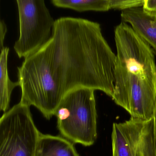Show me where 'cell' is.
<instances>
[{"label": "cell", "instance_id": "6da1fadb", "mask_svg": "<svg viewBox=\"0 0 156 156\" xmlns=\"http://www.w3.org/2000/svg\"><path fill=\"white\" fill-rule=\"evenodd\" d=\"M115 61L100 24L57 19L49 40L17 68L20 102L34 106L50 120L62 98L76 88L100 90L112 98Z\"/></svg>", "mask_w": 156, "mask_h": 156}, {"label": "cell", "instance_id": "7a4b0ae2", "mask_svg": "<svg viewBox=\"0 0 156 156\" xmlns=\"http://www.w3.org/2000/svg\"><path fill=\"white\" fill-rule=\"evenodd\" d=\"M114 102L131 117L148 121L156 104V65L150 45L127 23L115 27Z\"/></svg>", "mask_w": 156, "mask_h": 156}, {"label": "cell", "instance_id": "3957f363", "mask_svg": "<svg viewBox=\"0 0 156 156\" xmlns=\"http://www.w3.org/2000/svg\"><path fill=\"white\" fill-rule=\"evenodd\" d=\"M94 91L87 87L71 90L62 98L55 111L59 131L72 143L89 147L97 139Z\"/></svg>", "mask_w": 156, "mask_h": 156}, {"label": "cell", "instance_id": "277c9868", "mask_svg": "<svg viewBox=\"0 0 156 156\" xmlns=\"http://www.w3.org/2000/svg\"><path fill=\"white\" fill-rule=\"evenodd\" d=\"M40 134L30 106L19 102L0 119V156H36Z\"/></svg>", "mask_w": 156, "mask_h": 156}, {"label": "cell", "instance_id": "5b68a950", "mask_svg": "<svg viewBox=\"0 0 156 156\" xmlns=\"http://www.w3.org/2000/svg\"><path fill=\"white\" fill-rule=\"evenodd\" d=\"M20 35L14 45L19 58L35 53L51 37L54 21L45 0H16Z\"/></svg>", "mask_w": 156, "mask_h": 156}, {"label": "cell", "instance_id": "8992f818", "mask_svg": "<svg viewBox=\"0 0 156 156\" xmlns=\"http://www.w3.org/2000/svg\"><path fill=\"white\" fill-rule=\"evenodd\" d=\"M146 121L131 117L124 122L114 123L113 156H143L141 141Z\"/></svg>", "mask_w": 156, "mask_h": 156}, {"label": "cell", "instance_id": "52a82bcc", "mask_svg": "<svg viewBox=\"0 0 156 156\" xmlns=\"http://www.w3.org/2000/svg\"><path fill=\"white\" fill-rule=\"evenodd\" d=\"M121 17L122 21L130 24L156 54V16L147 14L141 6L123 10Z\"/></svg>", "mask_w": 156, "mask_h": 156}, {"label": "cell", "instance_id": "ba28073f", "mask_svg": "<svg viewBox=\"0 0 156 156\" xmlns=\"http://www.w3.org/2000/svg\"><path fill=\"white\" fill-rule=\"evenodd\" d=\"M36 156H79L69 140L41 133Z\"/></svg>", "mask_w": 156, "mask_h": 156}, {"label": "cell", "instance_id": "9c48e42d", "mask_svg": "<svg viewBox=\"0 0 156 156\" xmlns=\"http://www.w3.org/2000/svg\"><path fill=\"white\" fill-rule=\"evenodd\" d=\"M9 48L4 47L1 50L0 58V110L5 112L10 107L11 94L15 87L20 86L19 81L13 82L8 75L7 59Z\"/></svg>", "mask_w": 156, "mask_h": 156}, {"label": "cell", "instance_id": "30bf717a", "mask_svg": "<svg viewBox=\"0 0 156 156\" xmlns=\"http://www.w3.org/2000/svg\"><path fill=\"white\" fill-rule=\"evenodd\" d=\"M54 5L78 12H106L114 9V0H51Z\"/></svg>", "mask_w": 156, "mask_h": 156}, {"label": "cell", "instance_id": "8fae6325", "mask_svg": "<svg viewBox=\"0 0 156 156\" xmlns=\"http://www.w3.org/2000/svg\"><path fill=\"white\" fill-rule=\"evenodd\" d=\"M141 150L143 156H156V104L154 117L146 121Z\"/></svg>", "mask_w": 156, "mask_h": 156}, {"label": "cell", "instance_id": "7c38bea8", "mask_svg": "<svg viewBox=\"0 0 156 156\" xmlns=\"http://www.w3.org/2000/svg\"><path fill=\"white\" fill-rule=\"evenodd\" d=\"M121 10L143 6L145 0H118Z\"/></svg>", "mask_w": 156, "mask_h": 156}, {"label": "cell", "instance_id": "4fadbf2b", "mask_svg": "<svg viewBox=\"0 0 156 156\" xmlns=\"http://www.w3.org/2000/svg\"><path fill=\"white\" fill-rule=\"evenodd\" d=\"M143 8L147 14L151 16H156V0H145Z\"/></svg>", "mask_w": 156, "mask_h": 156}, {"label": "cell", "instance_id": "5bb4252c", "mask_svg": "<svg viewBox=\"0 0 156 156\" xmlns=\"http://www.w3.org/2000/svg\"><path fill=\"white\" fill-rule=\"evenodd\" d=\"M7 32V27L3 20H2L0 23V47L1 50L5 47L4 46V41L5 34Z\"/></svg>", "mask_w": 156, "mask_h": 156}]
</instances>
